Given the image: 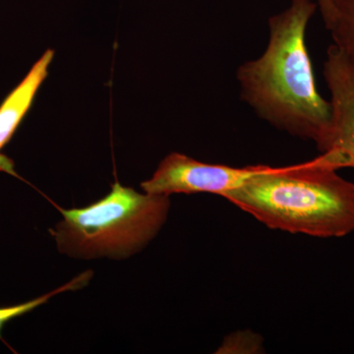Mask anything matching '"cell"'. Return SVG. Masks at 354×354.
<instances>
[{
    "label": "cell",
    "instance_id": "obj_5",
    "mask_svg": "<svg viewBox=\"0 0 354 354\" xmlns=\"http://www.w3.org/2000/svg\"><path fill=\"white\" fill-rule=\"evenodd\" d=\"M324 77L330 94V127L321 153L339 169H354V64L334 44L328 48Z\"/></svg>",
    "mask_w": 354,
    "mask_h": 354
},
{
    "label": "cell",
    "instance_id": "obj_4",
    "mask_svg": "<svg viewBox=\"0 0 354 354\" xmlns=\"http://www.w3.org/2000/svg\"><path fill=\"white\" fill-rule=\"evenodd\" d=\"M263 165L235 167L206 164L183 153H171L158 165L149 180L141 183L144 192L171 196L172 194H208L225 197L262 169Z\"/></svg>",
    "mask_w": 354,
    "mask_h": 354
},
{
    "label": "cell",
    "instance_id": "obj_7",
    "mask_svg": "<svg viewBox=\"0 0 354 354\" xmlns=\"http://www.w3.org/2000/svg\"><path fill=\"white\" fill-rule=\"evenodd\" d=\"M335 19L329 31L334 46L354 64V0H333Z\"/></svg>",
    "mask_w": 354,
    "mask_h": 354
},
{
    "label": "cell",
    "instance_id": "obj_8",
    "mask_svg": "<svg viewBox=\"0 0 354 354\" xmlns=\"http://www.w3.org/2000/svg\"><path fill=\"white\" fill-rule=\"evenodd\" d=\"M92 277V271L84 272L82 274H79L78 277H76L75 279L69 281V283H65L64 286H60V288L50 291V292L46 293V295H41V297L35 298V299L30 300V301L25 302V304L14 305V306L0 307V341L6 342L2 339L1 330L7 322H9V321L12 320L14 318H17V317L23 316L25 314L29 313V312H32L37 307L46 304L55 295L65 292V291L80 290V288L88 285Z\"/></svg>",
    "mask_w": 354,
    "mask_h": 354
},
{
    "label": "cell",
    "instance_id": "obj_9",
    "mask_svg": "<svg viewBox=\"0 0 354 354\" xmlns=\"http://www.w3.org/2000/svg\"><path fill=\"white\" fill-rule=\"evenodd\" d=\"M216 353H262L264 342L260 335L251 330H239L228 335Z\"/></svg>",
    "mask_w": 354,
    "mask_h": 354
},
{
    "label": "cell",
    "instance_id": "obj_10",
    "mask_svg": "<svg viewBox=\"0 0 354 354\" xmlns=\"http://www.w3.org/2000/svg\"><path fill=\"white\" fill-rule=\"evenodd\" d=\"M319 10L322 14L324 22L326 28L330 29L335 19V10L333 0H315Z\"/></svg>",
    "mask_w": 354,
    "mask_h": 354
},
{
    "label": "cell",
    "instance_id": "obj_2",
    "mask_svg": "<svg viewBox=\"0 0 354 354\" xmlns=\"http://www.w3.org/2000/svg\"><path fill=\"white\" fill-rule=\"evenodd\" d=\"M339 171L324 153L290 167L263 165L223 198L272 230L339 239L354 232V183Z\"/></svg>",
    "mask_w": 354,
    "mask_h": 354
},
{
    "label": "cell",
    "instance_id": "obj_3",
    "mask_svg": "<svg viewBox=\"0 0 354 354\" xmlns=\"http://www.w3.org/2000/svg\"><path fill=\"white\" fill-rule=\"evenodd\" d=\"M51 234L60 252L72 257H128L149 243L167 221L169 196L140 194L118 181L111 193L81 209H65Z\"/></svg>",
    "mask_w": 354,
    "mask_h": 354
},
{
    "label": "cell",
    "instance_id": "obj_6",
    "mask_svg": "<svg viewBox=\"0 0 354 354\" xmlns=\"http://www.w3.org/2000/svg\"><path fill=\"white\" fill-rule=\"evenodd\" d=\"M53 55L55 51L46 50L0 104V171L19 177L14 171L12 160L2 155L1 151L12 139L26 114L31 109L39 87L48 77Z\"/></svg>",
    "mask_w": 354,
    "mask_h": 354
},
{
    "label": "cell",
    "instance_id": "obj_1",
    "mask_svg": "<svg viewBox=\"0 0 354 354\" xmlns=\"http://www.w3.org/2000/svg\"><path fill=\"white\" fill-rule=\"evenodd\" d=\"M318 6L291 0L269 19L267 48L239 66L241 97L262 120L292 136L314 142L320 150L330 127V102L317 88L306 46V30Z\"/></svg>",
    "mask_w": 354,
    "mask_h": 354
}]
</instances>
